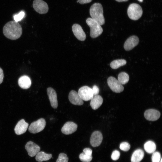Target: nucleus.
<instances>
[{"label": "nucleus", "mask_w": 162, "mask_h": 162, "mask_svg": "<svg viewBox=\"0 0 162 162\" xmlns=\"http://www.w3.org/2000/svg\"><path fill=\"white\" fill-rule=\"evenodd\" d=\"M116 1L119 2H127L128 0H115Z\"/></svg>", "instance_id": "f704fd0d"}, {"label": "nucleus", "mask_w": 162, "mask_h": 162, "mask_svg": "<svg viewBox=\"0 0 162 162\" xmlns=\"http://www.w3.org/2000/svg\"><path fill=\"white\" fill-rule=\"evenodd\" d=\"M120 153L118 150H114L112 153L111 158L112 160H116L118 159L120 156Z\"/></svg>", "instance_id": "c756f323"}, {"label": "nucleus", "mask_w": 162, "mask_h": 162, "mask_svg": "<svg viewBox=\"0 0 162 162\" xmlns=\"http://www.w3.org/2000/svg\"><path fill=\"white\" fill-rule=\"evenodd\" d=\"M46 124L45 120L43 118H40L31 124L28 128V130L30 133L32 134L38 133L44 130Z\"/></svg>", "instance_id": "39448f33"}, {"label": "nucleus", "mask_w": 162, "mask_h": 162, "mask_svg": "<svg viewBox=\"0 0 162 162\" xmlns=\"http://www.w3.org/2000/svg\"><path fill=\"white\" fill-rule=\"evenodd\" d=\"M144 147L146 152L149 154L153 153L156 149L155 143L150 140L146 142L144 145Z\"/></svg>", "instance_id": "4be33fe9"}, {"label": "nucleus", "mask_w": 162, "mask_h": 162, "mask_svg": "<svg viewBox=\"0 0 162 162\" xmlns=\"http://www.w3.org/2000/svg\"><path fill=\"white\" fill-rule=\"evenodd\" d=\"M79 158L82 162H90L92 158V156L88 155L83 152L80 154Z\"/></svg>", "instance_id": "393cba45"}, {"label": "nucleus", "mask_w": 162, "mask_h": 162, "mask_svg": "<svg viewBox=\"0 0 162 162\" xmlns=\"http://www.w3.org/2000/svg\"><path fill=\"white\" fill-rule=\"evenodd\" d=\"M160 162H162V159H161Z\"/></svg>", "instance_id": "e433bc0d"}, {"label": "nucleus", "mask_w": 162, "mask_h": 162, "mask_svg": "<svg viewBox=\"0 0 162 162\" xmlns=\"http://www.w3.org/2000/svg\"><path fill=\"white\" fill-rule=\"evenodd\" d=\"M129 79V75L124 72L120 73L118 76V80L122 85H124L128 83Z\"/></svg>", "instance_id": "b1692460"}, {"label": "nucleus", "mask_w": 162, "mask_h": 162, "mask_svg": "<svg viewBox=\"0 0 162 162\" xmlns=\"http://www.w3.org/2000/svg\"><path fill=\"white\" fill-rule=\"evenodd\" d=\"M144 152L141 149H137L133 153L131 157V162H140L143 158Z\"/></svg>", "instance_id": "aec40b11"}, {"label": "nucleus", "mask_w": 162, "mask_h": 162, "mask_svg": "<svg viewBox=\"0 0 162 162\" xmlns=\"http://www.w3.org/2000/svg\"><path fill=\"white\" fill-rule=\"evenodd\" d=\"M139 40L138 38L135 35H133L128 38L125 41L124 47L126 51L131 50L138 44Z\"/></svg>", "instance_id": "9b49d317"}, {"label": "nucleus", "mask_w": 162, "mask_h": 162, "mask_svg": "<svg viewBox=\"0 0 162 162\" xmlns=\"http://www.w3.org/2000/svg\"><path fill=\"white\" fill-rule=\"evenodd\" d=\"M52 157L51 154H46L43 152H39L36 155L35 159L39 162L50 160Z\"/></svg>", "instance_id": "412c9836"}, {"label": "nucleus", "mask_w": 162, "mask_h": 162, "mask_svg": "<svg viewBox=\"0 0 162 162\" xmlns=\"http://www.w3.org/2000/svg\"><path fill=\"white\" fill-rule=\"evenodd\" d=\"M138 0L139 2H142L143 1V0Z\"/></svg>", "instance_id": "c9c22d12"}, {"label": "nucleus", "mask_w": 162, "mask_h": 162, "mask_svg": "<svg viewBox=\"0 0 162 162\" xmlns=\"http://www.w3.org/2000/svg\"><path fill=\"white\" fill-rule=\"evenodd\" d=\"M130 146L129 144L127 142H123L121 143L120 145V148L122 150L126 152L128 151L130 149Z\"/></svg>", "instance_id": "c85d7f7f"}, {"label": "nucleus", "mask_w": 162, "mask_h": 162, "mask_svg": "<svg viewBox=\"0 0 162 162\" xmlns=\"http://www.w3.org/2000/svg\"><path fill=\"white\" fill-rule=\"evenodd\" d=\"M72 30L74 35L78 40L81 41L85 40L86 38V34L80 25L74 24L72 26Z\"/></svg>", "instance_id": "1a4fd4ad"}, {"label": "nucleus", "mask_w": 162, "mask_h": 162, "mask_svg": "<svg viewBox=\"0 0 162 162\" xmlns=\"http://www.w3.org/2000/svg\"><path fill=\"white\" fill-rule=\"evenodd\" d=\"M83 152L88 155L92 156V150L89 148H86L83 150Z\"/></svg>", "instance_id": "2f4dec72"}, {"label": "nucleus", "mask_w": 162, "mask_h": 162, "mask_svg": "<svg viewBox=\"0 0 162 162\" xmlns=\"http://www.w3.org/2000/svg\"><path fill=\"white\" fill-rule=\"evenodd\" d=\"M92 0H78L77 2H79L81 4H83L89 3L92 2Z\"/></svg>", "instance_id": "72a5a7b5"}, {"label": "nucleus", "mask_w": 162, "mask_h": 162, "mask_svg": "<svg viewBox=\"0 0 162 162\" xmlns=\"http://www.w3.org/2000/svg\"><path fill=\"white\" fill-rule=\"evenodd\" d=\"M77 128V125L72 122H66L63 126L62 129V132L66 135H69L76 131Z\"/></svg>", "instance_id": "ddd939ff"}, {"label": "nucleus", "mask_w": 162, "mask_h": 162, "mask_svg": "<svg viewBox=\"0 0 162 162\" xmlns=\"http://www.w3.org/2000/svg\"><path fill=\"white\" fill-rule=\"evenodd\" d=\"M68 158L67 155L64 153H61L58 155L56 162H68Z\"/></svg>", "instance_id": "a878e982"}, {"label": "nucleus", "mask_w": 162, "mask_h": 162, "mask_svg": "<svg viewBox=\"0 0 162 162\" xmlns=\"http://www.w3.org/2000/svg\"><path fill=\"white\" fill-rule=\"evenodd\" d=\"M86 22L90 28V35L91 38H96L103 32V29L101 25L91 18H88Z\"/></svg>", "instance_id": "7ed1b4c3"}, {"label": "nucleus", "mask_w": 162, "mask_h": 162, "mask_svg": "<svg viewBox=\"0 0 162 162\" xmlns=\"http://www.w3.org/2000/svg\"><path fill=\"white\" fill-rule=\"evenodd\" d=\"M19 86L22 88L27 89L29 88L31 85V81L30 78L26 75L20 77L18 80Z\"/></svg>", "instance_id": "a211bd4d"}, {"label": "nucleus", "mask_w": 162, "mask_h": 162, "mask_svg": "<svg viewBox=\"0 0 162 162\" xmlns=\"http://www.w3.org/2000/svg\"><path fill=\"white\" fill-rule=\"evenodd\" d=\"M25 16V13L23 11H21L17 14H15L14 16V21L18 22L21 20Z\"/></svg>", "instance_id": "cd10ccee"}, {"label": "nucleus", "mask_w": 162, "mask_h": 162, "mask_svg": "<svg viewBox=\"0 0 162 162\" xmlns=\"http://www.w3.org/2000/svg\"><path fill=\"white\" fill-rule=\"evenodd\" d=\"M25 148L28 154L31 157L35 156L40 150V146L31 141H29L27 143Z\"/></svg>", "instance_id": "f8f14e48"}, {"label": "nucleus", "mask_w": 162, "mask_h": 162, "mask_svg": "<svg viewBox=\"0 0 162 162\" xmlns=\"http://www.w3.org/2000/svg\"><path fill=\"white\" fill-rule=\"evenodd\" d=\"M127 63L126 61L124 59H118L112 61L110 65L113 69H117L121 66L125 65Z\"/></svg>", "instance_id": "5701e85b"}, {"label": "nucleus", "mask_w": 162, "mask_h": 162, "mask_svg": "<svg viewBox=\"0 0 162 162\" xmlns=\"http://www.w3.org/2000/svg\"><path fill=\"white\" fill-rule=\"evenodd\" d=\"M3 32L7 38L12 40L18 39L21 36L22 32V28L18 22L10 21L4 26Z\"/></svg>", "instance_id": "f257e3e1"}, {"label": "nucleus", "mask_w": 162, "mask_h": 162, "mask_svg": "<svg viewBox=\"0 0 162 162\" xmlns=\"http://www.w3.org/2000/svg\"><path fill=\"white\" fill-rule=\"evenodd\" d=\"M28 124L23 119L20 120L17 123L14 128L15 132L18 135L25 133L28 128Z\"/></svg>", "instance_id": "f3484780"}, {"label": "nucleus", "mask_w": 162, "mask_h": 162, "mask_svg": "<svg viewBox=\"0 0 162 162\" xmlns=\"http://www.w3.org/2000/svg\"><path fill=\"white\" fill-rule=\"evenodd\" d=\"M103 140V136L99 131H95L92 134L90 140L91 145L93 147L99 146Z\"/></svg>", "instance_id": "9d476101"}, {"label": "nucleus", "mask_w": 162, "mask_h": 162, "mask_svg": "<svg viewBox=\"0 0 162 162\" xmlns=\"http://www.w3.org/2000/svg\"><path fill=\"white\" fill-rule=\"evenodd\" d=\"M160 115V112L154 109H150L145 111L144 113V117L148 120L155 121L158 119Z\"/></svg>", "instance_id": "dca6fc26"}, {"label": "nucleus", "mask_w": 162, "mask_h": 162, "mask_svg": "<svg viewBox=\"0 0 162 162\" xmlns=\"http://www.w3.org/2000/svg\"><path fill=\"white\" fill-rule=\"evenodd\" d=\"M4 73L2 69L0 68V84L3 82L4 78Z\"/></svg>", "instance_id": "473e14b6"}, {"label": "nucleus", "mask_w": 162, "mask_h": 162, "mask_svg": "<svg viewBox=\"0 0 162 162\" xmlns=\"http://www.w3.org/2000/svg\"><path fill=\"white\" fill-rule=\"evenodd\" d=\"M78 93L82 100L86 101L91 100L94 96L92 88L87 86L80 87Z\"/></svg>", "instance_id": "0eeeda50"}, {"label": "nucleus", "mask_w": 162, "mask_h": 162, "mask_svg": "<svg viewBox=\"0 0 162 162\" xmlns=\"http://www.w3.org/2000/svg\"><path fill=\"white\" fill-rule=\"evenodd\" d=\"M89 13L91 18L100 25L104 24L105 20L103 15V9L100 3H96L93 4L90 8Z\"/></svg>", "instance_id": "f03ea898"}, {"label": "nucleus", "mask_w": 162, "mask_h": 162, "mask_svg": "<svg viewBox=\"0 0 162 162\" xmlns=\"http://www.w3.org/2000/svg\"><path fill=\"white\" fill-rule=\"evenodd\" d=\"M103 101V99L100 95L98 94L94 95L91 100L90 106L93 109L96 110L101 105Z\"/></svg>", "instance_id": "6ab92c4d"}, {"label": "nucleus", "mask_w": 162, "mask_h": 162, "mask_svg": "<svg viewBox=\"0 0 162 162\" xmlns=\"http://www.w3.org/2000/svg\"><path fill=\"white\" fill-rule=\"evenodd\" d=\"M47 92L51 106L53 108H56L58 102L56 91L53 88L50 87L47 88Z\"/></svg>", "instance_id": "4468645a"}, {"label": "nucleus", "mask_w": 162, "mask_h": 162, "mask_svg": "<svg viewBox=\"0 0 162 162\" xmlns=\"http://www.w3.org/2000/svg\"><path fill=\"white\" fill-rule=\"evenodd\" d=\"M107 83L111 89L115 92L120 93L124 89L122 85L120 83L118 79L113 76H110L108 78Z\"/></svg>", "instance_id": "423d86ee"}, {"label": "nucleus", "mask_w": 162, "mask_h": 162, "mask_svg": "<svg viewBox=\"0 0 162 162\" xmlns=\"http://www.w3.org/2000/svg\"><path fill=\"white\" fill-rule=\"evenodd\" d=\"M33 7L36 12L40 14L47 13L49 10L47 4L42 0H34Z\"/></svg>", "instance_id": "6e6552de"}, {"label": "nucleus", "mask_w": 162, "mask_h": 162, "mask_svg": "<svg viewBox=\"0 0 162 162\" xmlns=\"http://www.w3.org/2000/svg\"><path fill=\"white\" fill-rule=\"evenodd\" d=\"M142 10L141 7L136 3H132L129 6L127 10L129 18L133 20H138L142 16Z\"/></svg>", "instance_id": "20e7f679"}, {"label": "nucleus", "mask_w": 162, "mask_h": 162, "mask_svg": "<svg viewBox=\"0 0 162 162\" xmlns=\"http://www.w3.org/2000/svg\"><path fill=\"white\" fill-rule=\"evenodd\" d=\"M152 162H160V154L158 152H154L152 157Z\"/></svg>", "instance_id": "bb28decb"}, {"label": "nucleus", "mask_w": 162, "mask_h": 162, "mask_svg": "<svg viewBox=\"0 0 162 162\" xmlns=\"http://www.w3.org/2000/svg\"><path fill=\"white\" fill-rule=\"evenodd\" d=\"M92 89L94 96L98 94L99 92V89L97 86L94 85Z\"/></svg>", "instance_id": "7c9ffc66"}, {"label": "nucleus", "mask_w": 162, "mask_h": 162, "mask_svg": "<svg viewBox=\"0 0 162 162\" xmlns=\"http://www.w3.org/2000/svg\"><path fill=\"white\" fill-rule=\"evenodd\" d=\"M68 99L70 102L75 105H82L83 101L79 96L78 93L74 90L70 92L68 95Z\"/></svg>", "instance_id": "2eb2a0df"}]
</instances>
